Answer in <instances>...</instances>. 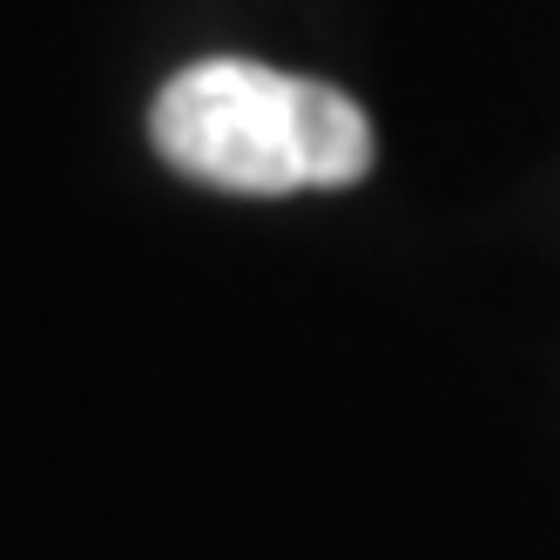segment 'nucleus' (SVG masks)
Instances as JSON below:
<instances>
[{
	"label": "nucleus",
	"instance_id": "nucleus-1",
	"mask_svg": "<svg viewBox=\"0 0 560 560\" xmlns=\"http://www.w3.org/2000/svg\"><path fill=\"white\" fill-rule=\"evenodd\" d=\"M149 136L170 170L230 196L351 189L378 155L351 95L264 61H189L155 95Z\"/></svg>",
	"mask_w": 560,
	"mask_h": 560
}]
</instances>
